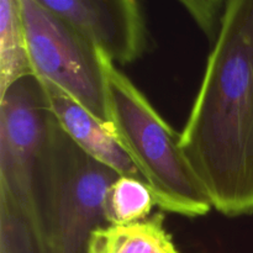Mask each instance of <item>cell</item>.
<instances>
[{
	"mask_svg": "<svg viewBox=\"0 0 253 253\" xmlns=\"http://www.w3.org/2000/svg\"><path fill=\"white\" fill-rule=\"evenodd\" d=\"M49 110L36 77L17 82L0 100V202L15 210L36 239V179Z\"/></svg>",
	"mask_w": 253,
	"mask_h": 253,
	"instance_id": "5b68a950",
	"label": "cell"
},
{
	"mask_svg": "<svg viewBox=\"0 0 253 253\" xmlns=\"http://www.w3.org/2000/svg\"><path fill=\"white\" fill-rule=\"evenodd\" d=\"M227 1L229 0H184L180 4L192 15L210 42L214 43L221 29Z\"/></svg>",
	"mask_w": 253,
	"mask_h": 253,
	"instance_id": "8fae6325",
	"label": "cell"
},
{
	"mask_svg": "<svg viewBox=\"0 0 253 253\" xmlns=\"http://www.w3.org/2000/svg\"><path fill=\"white\" fill-rule=\"evenodd\" d=\"M37 81L42 86L49 113L77 146L120 177L133 178L143 182L137 168L110 130L101 125L91 114L58 86L43 79Z\"/></svg>",
	"mask_w": 253,
	"mask_h": 253,
	"instance_id": "52a82bcc",
	"label": "cell"
},
{
	"mask_svg": "<svg viewBox=\"0 0 253 253\" xmlns=\"http://www.w3.org/2000/svg\"><path fill=\"white\" fill-rule=\"evenodd\" d=\"M120 175L86 155L49 113L36 179L37 253H88L108 225L104 198Z\"/></svg>",
	"mask_w": 253,
	"mask_h": 253,
	"instance_id": "3957f363",
	"label": "cell"
},
{
	"mask_svg": "<svg viewBox=\"0 0 253 253\" xmlns=\"http://www.w3.org/2000/svg\"><path fill=\"white\" fill-rule=\"evenodd\" d=\"M108 90L110 128L163 211L200 217L212 209L210 198L179 146V133L145 94L98 49Z\"/></svg>",
	"mask_w": 253,
	"mask_h": 253,
	"instance_id": "7a4b0ae2",
	"label": "cell"
},
{
	"mask_svg": "<svg viewBox=\"0 0 253 253\" xmlns=\"http://www.w3.org/2000/svg\"><path fill=\"white\" fill-rule=\"evenodd\" d=\"M32 76L20 0H0V100L17 82Z\"/></svg>",
	"mask_w": 253,
	"mask_h": 253,
	"instance_id": "9c48e42d",
	"label": "cell"
},
{
	"mask_svg": "<svg viewBox=\"0 0 253 253\" xmlns=\"http://www.w3.org/2000/svg\"><path fill=\"white\" fill-rule=\"evenodd\" d=\"M88 253H179L165 227V216L156 212L143 221L105 225L93 231Z\"/></svg>",
	"mask_w": 253,
	"mask_h": 253,
	"instance_id": "ba28073f",
	"label": "cell"
},
{
	"mask_svg": "<svg viewBox=\"0 0 253 253\" xmlns=\"http://www.w3.org/2000/svg\"><path fill=\"white\" fill-rule=\"evenodd\" d=\"M155 205V197L145 183L118 177L104 198V216L108 225L135 224L150 217Z\"/></svg>",
	"mask_w": 253,
	"mask_h": 253,
	"instance_id": "30bf717a",
	"label": "cell"
},
{
	"mask_svg": "<svg viewBox=\"0 0 253 253\" xmlns=\"http://www.w3.org/2000/svg\"><path fill=\"white\" fill-rule=\"evenodd\" d=\"M179 146L227 217L253 214V0H229Z\"/></svg>",
	"mask_w": 253,
	"mask_h": 253,
	"instance_id": "6da1fadb",
	"label": "cell"
},
{
	"mask_svg": "<svg viewBox=\"0 0 253 253\" xmlns=\"http://www.w3.org/2000/svg\"><path fill=\"white\" fill-rule=\"evenodd\" d=\"M114 63H132L148 47L140 2L135 0H40Z\"/></svg>",
	"mask_w": 253,
	"mask_h": 253,
	"instance_id": "8992f818",
	"label": "cell"
},
{
	"mask_svg": "<svg viewBox=\"0 0 253 253\" xmlns=\"http://www.w3.org/2000/svg\"><path fill=\"white\" fill-rule=\"evenodd\" d=\"M20 5L34 76L58 86L111 131L98 49L40 0H20Z\"/></svg>",
	"mask_w": 253,
	"mask_h": 253,
	"instance_id": "277c9868",
	"label": "cell"
}]
</instances>
